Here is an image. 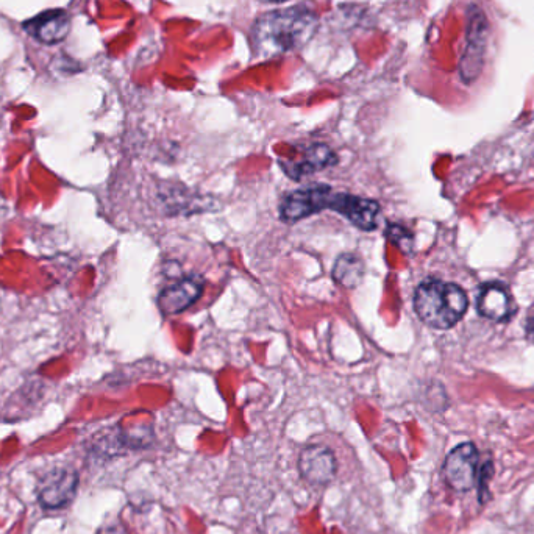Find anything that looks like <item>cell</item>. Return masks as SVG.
Masks as SVG:
<instances>
[{"label":"cell","mask_w":534,"mask_h":534,"mask_svg":"<svg viewBox=\"0 0 534 534\" xmlns=\"http://www.w3.org/2000/svg\"><path fill=\"white\" fill-rule=\"evenodd\" d=\"M324 210L342 214L363 232H374L380 221L378 202L352 194L335 193L327 185H311L289 194L280 207V216L288 224H294Z\"/></svg>","instance_id":"1"},{"label":"cell","mask_w":534,"mask_h":534,"mask_svg":"<svg viewBox=\"0 0 534 534\" xmlns=\"http://www.w3.org/2000/svg\"><path fill=\"white\" fill-rule=\"evenodd\" d=\"M316 13L307 7L267 11L255 21L252 46L260 58H277L303 49L316 33Z\"/></svg>","instance_id":"2"},{"label":"cell","mask_w":534,"mask_h":534,"mask_svg":"<svg viewBox=\"0 0 534 534\" xmlns=\"http://www.w3.org/2000/svg\"><path fill=\"white\" fill-rule=\"evenodd\" d=\"M469 307L466 292L453 283L427 280L414 294V310L428 327L449 330L463 319Z\"/></svg>","instance_id":"3"},{"label":"cell","mask_w":534,"mask_h":534,"mask_svg":"<svg viewBox=\"0 0 534 534\" xmlns=\"http://www.w3.org/2000/svg\"><path fill=\"white\" fill-rule=\"evenodd\" d=\"M480 453L472 442L458 445L447 455L444 463V477L450 488L467 492L474 488L478 477Z\"/></svg>","instance_id":"4"},{"label":"cell","mask_w":534,"mask_h":534,"mask_svg":"<svg viewBox=\"0 0 534 534\" xmlns=\"http://www.w3.org/2000/svg\"><path fill=\"white\" fill-rule=\"evenodd\" d=\"M299 469L303 480L311 486L324 488L335 480L338 463L335 453L327 445L313 444L300 453Z\"/></svg>","instance_id":"5"},{"label":"cell","mask_w":534,"mask_h":534,"mask_svg":"<svg viewBox=\"0 0 534 534\" xmlns=\"http://www.w3.org/2000/svg\"><path fill=\"white\" fill-rule=\"evenodd\" d=\"M486 30L488 21L478 8L470 11L469 32H467V47L460 63L461 77L466 82L474 80L483 68V55L486 47Z\"/></svg>","instance_id":"6"},{"label":"cell","mask_w":534,"mask_h":534,"mask_svg":"<svg viewBox=\"0 0 534 534\" xmlns=\"http://www.w3.org/2000/svg\"><path fill=\"white\" fill-rule=\"evenodd\" d=\"M79 485V475L71 469H55L43 478L40 485V503L47 510H58L71 503Z\"/></svg>","instance_id":"7"},{"label":"cell","mask_w":534,"mask_h":534,"mask_svg":"<svg viewBox=\"0 0 534 534\" xmlns=\"http://www.w3.org/2000/svg\"><path fill=\"white\" fill-rule=\"evenodd\" d=\"M203 280L200 277L183 278L180 282L168 286L158 296V308L164 316L183 313L202 297Z\"/></svg>","instance_id":"8"},{"label":"cell","mask_w":534,"mask_h":534,"mask_svg":"<svg viewBox=\"0 0 534 534\" xmlns=\"http://www.w3.org/2000/svg\"><path fill=\"white\" fill-rule=\"evenodd\" d=\"M24 29L40 43L58 44L66 40L71 30V21L65 11H46L43 15L25 22Z\"/></svg>","instance_id":"9"},{"label":"cell","mask_w":534,"mask_h":534,"mask_svg":"<svg viewBox=\"0 0 534 534\" xmlns=\"http://www.w3.org/2000/svg\"><path fill=\"white\" fill-rule=\"evenodd\" d=\"M336 163H338V157L325 144H313V146L307 147L300 160L280 161L283 171L294 180L313 175L314 172L322 171V169Z\"/></svg>","instance_id":"10"},{"label":"cell","mask_w":534,"mask_h":534,"mask_svg":"<svg viewBox=\"0 0 534 534\" xmlns=\"http://www.w3.org/2000/svg\"><path fill=\"white\" fill-rule=\"evenodd\" d=\"M477 310L491 321H506L514 314L513 297L500 283H489L481 289Z\"/></svg>","instance_id":"11"},{"label":"cell","mask_w":534,"mask_h":534,"mask_svg":"<svg viewBox=\"0 0 534 534\" xmlns=\"http://www.w3.org/2000/svg\"><path fill=\"white\" fill-rule=\"evenodd\" d=\"M364 274H366V267H364L363 260L352 253L341 255L333 267V278H335L336 283L347 289H353L360 285L363 282Z\"/></svg>","instance_id":"12"},{"label":"cell","mask_w":534,"mask_h":534,"mask_svg":"<svg viewBox=\"0 0 534 534\" xmlns=\"http://www.w3.org/2000/svg\"><path fill=\"white\" fill-rule=\"evenodd\" d=\"M492 474H494V469H492L491 461H488V463L483 464V466H481L480 472H478V495H480L481 503H485L486 500H488L489 480H491Z\"/></svg>","instance_id":"13"},{"label":"cell","mask_w":534,"mask_h":534,"mask_svg":"<svg viewBox=\"0 0 534 534\" xmlns=\"http://www.w3.org/2000/svg\"><path fill=\"white\" fill-rule=\"evenodd\" d=\"M527 336L534 342V317L528 319L527 322Z\"/></svg>","instance_id":"14"},{"label":"cell","mask_w":534,"mask_h":534,"mask_svg":"<svg viewBox=\"0 0 534 534\" xmlns=\"http://www.w3.org/2000/svg\"><path fill=\"white\" fill-rule=\"evenodd\" d=\"M263 4H283V2H288V0H261Z\"/></svg>","instance_id":"15"}]
</instances>
